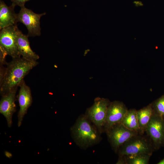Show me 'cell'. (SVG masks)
<instances>
[{"mask_svg":"<svg viewBox=\"0 0 164 164\" xmlns=\"http://www.w3.org/2000/svg\"><path fill=\"white\" fill-rule=\"evenodd\" d=\"M38 64L19 57L7 63L3 79L0 84V93L3 96L17 88L24 77Z\"/></svg>","mask_w":164,"mask_h":164,"instance_id":"1","label":"cell"},{"mask_svg":"<svg viewBox=\"0 0 164 164\" xmlns=\"http://www.w3.org/2000/svg\"><path fill=\"white\" fill-rule=\"evenodd\" d=\"M70 131L76 144L83 149L96 145L101 140V134L85 114L78 117Z\"/></svg>","mask_w":164,"mask_h":164,"instance_id":"2","label":"cell"},{"mask_svg":"<svg viewBox=\"0 0 164 164\" xmlns=\"http://www.w3.org/2000/svg\"><path fill=\"white\" fill-rule=\"evenodd\" d=\"M138 134L134 136L123 144L117 153L119 156L141 153L152 155L154 149L150 138Z\"/></svg>","mask_w":164,"mask_h":164,"instance_id":"3","label":"cell"},{"mask_svg":"<svg viewBox=\"0 0 164 164\" xmlns=\"http://www.w3.org/2000/svg\"><path fill=\"white\" fill-rule=\"evenodd\" d=\"M110 102L107 98L97 97L93 105L88 108L85 112V115L101 134L104 131L107 112Z\"/></svg>","mask_w":164,"mask_h":164,"instance_id":"4","label":"cell"},{"mask_svg":"<svg viewBox=\"0 0 164 164\" xmlns=\"http://www.w3.org/2000/svg\"><path fill=\"white\" fill-rule=\"evenodd\" d=\"M46 14V12L36 13L24 6L21 7L19 12L17 14V20L26 27L29 36H39L41 34L40 20Z\"/></svg>","mask_w":164,"mask_h":164,"instance_id":"5","label":"cell"},{"mask_svg":"<svg viewBox=\"0 0 164 164\" xmlns=\"http://www.w3.org/2000/svg\"><path fill=\"white\" fill-rule=\"evenodd\" d=\"M105 132L112 149L116 153L123 144L132 136L139 134L129 130L121 123L113 126Z\"/></svg>","mask_w":164,"mask_h":164,"instance_id":"6","label":"cell"},{"mask_svg":"<svg viewBox=\"0 0 164 164\" xmlns=\"http://www.w3.org/2000/svg\"><path fill=\"white\" fill-rule=\"evenodd\" d=\"M17 25L10 26L0 29V47L12 58L20 57L16 44Z\"/></svg>","mask_w":164,"mask_h":164,"instance_id":"7","label":"cell"},{"mask_svg":"<svg viewBox=\"0 0 164 164\" xmlns=\"http://www.w3.org/2000/svg\"><path fill=\"white\" fill-rule=\"evenodd\" d=\"M154 149H158L164 145V119L153 114L145 129Z\"/></svg>","mask_w":164,"mask_h":164,"instance_id":"8","label":"cell"},{"mask_svg":"<svg viewBox=\"0 0 164 164\" xmlns=\"http://www.w3.org/2000/svg\"><path fill=\"white\" fill-rule=\"evenodd\" d=\"M128 110L122 102L118 101L111 102L107 112L104 131L116 124L121 123Z\"/></svg>","mask_w":164,"mask_h":164,"instance_id":"9","label":"cell"},{"mask_svg":"<svg viewBox=\"0 0 164 164\" xmlns=\"http://www.w3.org/2000/svg\"><path fill=\"white\" fill-rule=\"evenodd\" d=\"M19 87L20 89L18 96L20 107L18 115V127L21 125L24 115L26 114L32 101L31 89L24 80Z\"/></svg>","mask_w":164,"mask_h":164,"instance_id":"10","label":"cell"},{"mask_svg":"<svg viewBox=\"0 0 164 164\" xmlns=\"http://www.w3.org/2000/svg\"><path fill=\"white\" fill-rule=\"evenodd\" d=\"M17 89L2 96L0 101V112L5 118L9 127L12 126V116L16 110L15 101Z\"/></svg>","mask_w":164,"mask_h":164,"instance_id":"11","label":"cell"},{"mask_svg":"<svg viewBox=\"0 0 164 164\" xmlns=\"http://www.w3.org/2000/svg\"><path fill=\"white\" fill-rule=\"evenodd\" d=\"M28 36L23 34L18 29L17 33L16 44L20 56L32 61H37L39 56L32 49L28 39Z\"/></svg>","mask_w":164,"mask_h":164,"instance_id":"12","label":"cell"},{"mask_svg":"<svg viewBox=\"0 0 164 164\" xmlns=\"http://www.w3.org/2000/svg\"><path fill=\"white\" fill-rule=\"evenodd\" d=\"M15 6H7L4 2L0 1V29L11 26L16 25L17 14L15 13Z\"/></svg>","mask_w":164,"mask_h":164,"instance_id":"13","label":"cell"},{"mask_svg":"<svg viewBox=\"0 0 164 164\" xmlns=\"http://www.w3.org/2000/svg\"><path fill=\"white\" fill-rule=\"evenodd\" d=\"M121 123L129 130L143 134L139 126L135 109L128 110Z\"/></svg>","mask_w":164,"mask_h":164,"instance_id":"14","label":"cell"},{"mask_svg":"<svg viewBox=\"0 0 164 164\" xmlns=\"http://www.w3.org/2000/svg\"><path fill=\"white\" fill-rule=\"evenodd\" d=\"M154 114L151 104L139 110H137V115L140 129L143 134L146 127Z\"/></svg>","mask_w":164,"mask_h":164,"instance_id":"15","label":"cell"},{"mask_svg":"<svg viewBox=\"0 0 164 164\" xmlns=\"http://www.w3.org/2000/svg\"><path fill=\"white\" fill-rule=\"evenodd\" d=\"M151 156L148 154L141 153L123 156L126 164H148Z\"/></svg>","mask_w":164,"mask_h":164,"instance_id":"16","label":"cell"},{"mask_svg":"<svg viewBox=\"0 0 164 164\" xmlns=\"http://www.w3.org/2000/svg\"><path fill=\"white\" fill-rule=\"evenodd\" d=\"M151 104L154 114L164 119V94Z\"/></svg>","mask_w":164,"mask_h":164,"instance_id":"17","label":"cell"},{"mask_svg":"<svg viewBox=\"0 0 164 164\" xmlns=\"http://www.w3.org/2000/svg\"><path fill=\"white\" fill-rule=\"evenodd\" d=\"M8 55L5 51L2 48L0 47V65L7 64L6 61V56Z\"/></svg>","mask_w":164,"mask_h":164,"instance_id":"18","label":"cell"},{"mask_svg":"<svg viewBox=\"0 0 164 164\" xmlns=\"http://www.w3.org/2000/svg\"><path fill=\"white\" fill-rule=\"evenodd\" d=\"M12 5L14 6L18 5L21 7L25 6V3L30 0H10Z\"/></svg>","mask_w":164,"mask_h":164,"instance_id":"19","label":"cell"},{"mask_svg":"<svg viewBox=\"0 0 164 164\" xmlns=\"http://www.w3.org/2000/svg\"><path fill=\"white\" fill-rule=\"evenodd\" d=\"M6 67L3 65H0V84L2 81L4 77Z\"/></svg>","mask_w":164,"mask_h":164,"instance_id":"20","label":"cell"},{"mask_svg":"<svg viewBox=\"0 0 164 164\" xmlns=\"http://www.w3.org/2000/svg\"><path fill=\"white\" fill-rule=\"evenodd\" d=\"M116 164H126V161L124 156H119Z\"/></svg>","mask_w":164,"mask_h":164,"instance_id":"21","label":"cell"},{"mask_svg":"<svg viewBox=\"0 0 164 164\" xmlns=\"http://www.w3.org/2000/svg\"><path fill=\"white\" fill-rule=\"evenodd\" d=\"M133 3L136 6H142L143 5V3L141 1H135Z\"/></svg>","mask_w":164,"mask_h":164,"instance_id":"22","label":"cell"},{"mask_svg":"<svg viewBox=\"0 0 164 164\" xmlns=\"http://www.w3.org/2000/svg\"><path fill=\"white\" fill-rule=\"evenodd\" d=\"M157 164H164V158L160 160Z\"/></svg>","mask_w":164,"mask_h":164,"instance_id":"23","label":"cell"}]
</instances>
